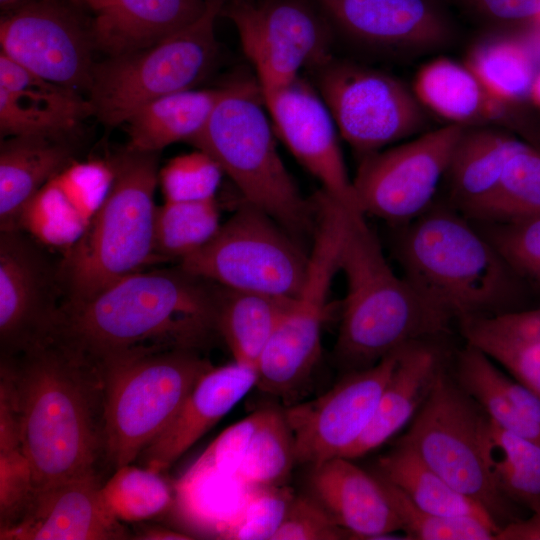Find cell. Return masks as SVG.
<instances>
[{
	"label": "cell",
	"instance_id": "ee69618b",
	"mask_svg": "<svg viewBox=\"0 0 540 540\" xmlns=\"http://www.w3.org/2000/svg\"><path fill=\"white\" fill-rule=\"evenodd\" d=\"M0 87L32 103L80 120L94 115L89 99L80 92L46 80L0 53Z\"/></svg>",
	"mask_w": 540,
	"mask_h": 540
},
{
	"label": "cell",
	"instance_id": "bcb514c9",
	"mask_svg": "<svg viewBox=\"0 0 540 540\" xmlns=\"http://www.w3.org/2000/svg\"><path fill=\"white\" fill-rule=\"evenodd\" d=\"M486 236L517 276L540 285V214L493 224Z\"/></svg>",
	"mask_w": 540,
	"mask_h": 540
},
{
	"label": "cell",
	"instance_id": "44dd1931",
	"mask_svg": "<svg viewBox=\"0 0 540 540\" xmlns=\"http://www.w3.org/2000/svg\"><path fill=\"white\" fill-rule=\"evenodd\" d=\"M256 381L254 366L237 361L213 365L198 379L167 426L140 453L142 466L166 471L231 411Z\"/></svg>",
	"mask_w": 540,
	"mask_h": 540
},
{
	"label": "cell",
	"instance_id": "52a82bcc",
	"mask_svg": "<svg viewBox=\"0 0 540 540\" xmlns=\"http://www.w3.org/2000/svg\"><path fill=\"white\" fill-rule=\"evenodd\" d=\"M212 366L192 349L140 352L100 366L105 463L115 470L137 460Z\"/></svg>",
	"mask_w": 540,
	"mask_h": 540
},
{
	"label": "cell",
	"instance_id": "e575fe53",
	"mask_svg": "<svg viewBox=\"0 0 540 540\" xmlns=\"http://www.w3.org/2000/svg\"><path fill=\"white\" fill-rule=\"evenodd\" d=\"M502 371L480 350L466 344L457 359L458 385L497 426L540 443V425L523 417L501 384Z\"/></svg>",
	"mask_w": 540,
	"mask_h": 540
},
{
	"label": "cell",
	"instance_id": "d4e9b609",
	"mask_svg": "<svg viewBox=\"0 0 540 540\" xmlns=\"http://www.w3.org/2000/svg\"><path fill=\"white\" fill-rule=\"evenodd\" d=\"M74 160V150L65 139H1L0 231L19 230L26 204L48 180Z\"/></svg>",
	"mask_w": 540,
	"mask_h": 540
},
{
	"label": "cell",
	"instance_id": "8992f818",
	"mask_svg": "<svg viewBox=\"0 0 540 540\" xmlns=\"http://www.w3.org/2000/svg\"><path fill=\"white\" fill-rule=\"evenodd\" d=\"M258 83L220 88L203 129L189 143L210 155L245 202L277 221L297 240L316 226V205L305 199L286 169L263 108Z\"/></svg>",
	"mask_w": 540,
	"mask_h": 540
},
{
	"label": "cell",
	"instance_id": "3957f363",
	"mask_svg": "<svg viewBox=\"0 0 540 540\" xmlns=\"http://www.w3.org/2000/svg\"><path fill=\"white\" fill-rule=\"evenodd\" d=\"M339 268L347 290L334 352L346 372L447 330L451 319L392 270L362 213L350 216Z\"/></svg>",
	"mask_w": 540,
	"mask_h": 540
},
{
	"label": "cell",
	"instance_id": "9c48e42d",
	"mask_svg": "<svg viewBox=\"0 0 540 540\" xmlns=\"http://www.w3.org/2000/svg\"><path fill=\"white\" fill-rule=\"evenodd\" d=\"M488 417L443 369L400 442L446 482L485 508L499 527L515 520L485 456Z\"/></svg>",
	"mask_w": 540,
	"mask_h": 540
},
{
	"label": "cell",
	"instance_id": "4316f807",
	"mask_svg": "<svg viewBox=\"0 0 540 540\" xmlns=\"http://www.w3.org/2000/svg\"><path fill=\"white\" fill-rule=\"evenodd\" d=\"M219 94L220 88L189 89L147 103L126 121L125 148L159 153L170 144L189 142L205 126Z\"/></svg>",
	"mask_w": 540,
	"mask_h": 540
},
{
	"label": "cell",
	"instance_id": "db71d44e",
	"mask_svg": "<svg viewBox=\"0 0 540 540\" xmlns=\"http://www.w3.org/2000/svg\"><path fill=\"white\" fill-rule=\"evenodd\" d=\"M529 95L533 102L540 107V72L533 79Z\"/></svg>",
	"mask_w": 540,
	"mask_h": 540
},
{
	"label": "cell",
	"instance_id": "d6a6232c",
	"mask_svg": "<svg viewBox=\"0 0 540 540\" xmlns=\"http://www.w3.org/2000/svg\"><path fill=\"white\" fill-rule=\"evenodd\" d=\"M249 488L237 476L187 469L175 483L174 503L186 524L218 538L242 506Z\"/></svg>",
	"mask_w": 540,
	"mask_h": 540
},
{
	"label": "cell",
	"instance_id": "7a4b0ae2",
	"mask_svg": "<svg viewBox=\"0 0 540 540\" xmlns=\"http://www.w3.org/2000/svg\"><path fill=\"white\" fill-rule=\"evenodd\" d=\"M17 400L34 491L99 473L105 461L104 382L81 355L49 337L1 359Z\"/></svg>",
	"mask_w": 540,
	"mask_h": 540
},
{
	"label": "cell",
	"instance_id": "7402d4cb",
	"mask_svg": "<svg viewBox=\"0 0 540 540\" xmlns=\"http://www.w3.org/2000/svg\"><path fill=\"white\" fill-rule=\"evenodd\" d=\"M309 487L351 539H393L402 532L381 479L351 459L336 457L312 466Z\"/></svg>",
	"mask_w": 540,
	"mask_h": 540
},
{
	"label": "cell",
	"instance_id": "5b68a950",
	"mask_svg": "<svg viewBox=\"0 0 540 540\" xmlns=\"http://www.w3.org/2000/svg\"><path fill=\"white\" fill-rule=\"evenodd\" d=\"M111 160V186L82 236L58 261L62 305L85 301L113 282L160 262L155 253L158 153L124 149Z\"/></svg>",
	"mask_w": 540,
	"mask_h": 540
},
{
	"label": "cell",
	"instance_id": "f6af8a7d",
	"mask_svg": "<svg viewBox=\"0 0 540 540\" xmlns=\"http://www.w3.org/2000/svg\"><path fill=\"white\" fill-rule=\"evenodd\" d=\"M82 120L22 99L0 87V134L65 139Z\"/></svg>",
	"mask_w": 540,
	"mask_h": 540
},
{
	"label": "cell",
	"instance_id": "9a60e30c",
	"mask_svg": "<svg viewBox=\"0 0 540 540\" xmlns=\"http://www.w3.org/2000/svg\"><path fill=\"white\" fill-rule=\"evenodd\" d=\"M22 230L0 231L1 359L48 339L63 303L58 262Z\"/></svg>",
	"mask_w": 540,
	"mask_h": 540
},
{
	"label": "cell",
	"instance_id": "30bf717a",
	"mask_svg": "<svg viewBox=\"0 0 540 540\" xmlns=\"http://www.w3.org/2000/svg\"><path fill=\"white\" fill-rule=\"evenodd\" d=\"M309 264L299 241L259 208L244 202L179 266L219 286L294 298Z\"/></svg>",
	"mask_w": 540,
	"mask_h": 540
},
{
	"label": "cell",
	"instance_id": "c3c4849f",
	"mask_svg": "<svg viewBox=\"0 0 540 540\" xmlns=\"http://www.w3.org/2000/svg\"><path fill=\"white\" fill-rule=\"evenodd\" d=\"M261 414L262 408L226 428L188 469L236 477Z\"/></svg>",
	"mask_w": 540,
	"mask_h": 540
},
{
	"label": "cell",
	"instance_id": "9f6ffc18",
	"mask_svg": "<svg viewBox=\"0 0 540 540\" xmlns=\"http://www.w3.org/2000/svg\"><path fill=\"white\" fill-rule=\"evenodd\" d=\"M202 1H204L206 3L218 1V2H221V3H223L225 5V4H227V3H229L230 1H233V0H202Z\"/></svg>",
	"mask_w": 540,
	"mask_h": 540
},
{
	"label": "cell",
	"instance_id": "f1b7e54d",
	"mask_svg": "<svg viewBox=\"0 0 540 540\" xmlns=\"http://www.w3.org/2000/svg\"><path fill=\"white\" fill-rule=\"evenodd\" d=\"M294 298L228 289L218 285L216 326L234 361L257 362Z\"/></svg>",
	"mask_w": 540,
	"mask_h": 540
},
{
	"label": "cell",
	"instance_id": "484cf974",
	"mask_svg": "<svg viewBox=\"0 0 540 540\" xmlns=\"http://www.w3.org/2000/svg\"><path fill=\"white\" fill-rule=\"evenodd\" d=\"M467 344L540 397V306L461 320Z\"/></svg>",
	"mask_w": 540,
	"mask_h": 540
},
{
	"label": "cell",
	"instance_id": "277c9868",
	"mask_svg": "<svg viewBox=\"0 0 540 540\" xmlns=\"http://www.w3.org/2000/svg\"><path fill=\"white\" fill-rule=\"evenodd\" d=\"M405 226L398 251L405 277L451 320L510 310L518 276L464 216L430 208Z\"/></svg>",
	"mask_w": 540,
	"mask_h": 540
},
{
	"label": "cell",
	"instance_id": "f546056e",
	"mask_svg": "<svg viewBox=\"0 0 540 540\" xmlns=\"http://www.w3.org/2000/svg\"><path fill=\"white\" fill-rule=\"evenodd\" d=\"M375 474L397 487L421 510L443 516L478 518L499 527L485 508L453 488L411 447L400 441L378 459Z\"/></svg>",
	"mask_w": 540,
	"mask_h": 540
},
{
	"label": "cell",
	"instance_id": "6da1fadb",
	"mask_svg": "<svg viewBox=\"0 0 540 540\" xmlns=\"http://www.w3.org/2000/svg\"><path fill=\"white\" fill-rule=\"evenodd\" d=\"M218 285L174 268L140 270L62 305L51 338L97 369L155 350L203 348L215 335Z\"/></svg>",
	"mask_w": 540,
	"mask_h": 540
},
{
	"label": "cell",
	"instance_id": "f5cc1de1",
	"mask_svg": "<svg viewBox=\"0 0 540 540\" xmlns=\"http://www.w3.org/2000/svg\"><path fill=\"white\" fill-rule=\"evenodd\" d=\"M31 1L32 0H0L1 12L2 14L12 12Z\"/></svg>",
	"mask_w": 540,
	"mask_h": 540
},
{
	"label": "cell",
	"instance_id": "681fc988",
	"mask_svg": "<svg viewBox=\"0 0 540 540\" xmlns=\"http://www.w3.org/2000/svg\"><path fill=\"white\" fill-rule=\"evenodd\" d=\"M479 18L501 25H540V0H458Z\"/></svg>",
	"mask_w": 540,
	"mask_h": 540
},
{
	"label": "cell",
	"instance_id": "f35d334b",
	"mask_svg": "<svg viewBox=\"0 0 540 540\" xmlns=\"http://www.w3.org/2000/svg\"><path fill=\"white\" fill-rule=\"evenodd\" d=\"M102 500L121 522H140L158 516L174 503L172 489L161 473L123 465L101 486Z\"/></svg>",
	"mask_w": 540,
	"mask_h": 540
},
{
	"label": "cell",
	"instance_id": "7dc6e473",
	"mask_svg": "<svg viewBox=\"0 0 540 540\" xmlns=\"http://www.w3.org/2000/svg\"><path fill=\"white\" fill-rule=\"evenodd\" d=\"M351 539L325 507L310 493L294 496L272 540Z\"/></svg>",
	"mask_w": 540,
	"mask_h": 540
},
{
	"label": "cell",
	"instance_id": "ffe728a7",
	"mask_svg": "<svg viewBox=\"0 0 540 540\" xmlns=\"http://www.w3.org/2000/svg\"><path fill=\"white\" fill-rule=\"evenodd\" d=\"M111 160H74L24 207L19 230L46 248L66 251L84 233L113 180Z\"/></svg>",
	"mask_w": 540,
	"mask_h": 540
},
{
	"label": "cell",
	"instance_id": "11a10c76",
	"mask_svg": "<svg viewBox=\"0 0 540 540\" xmlns=\"http://www.w3.org/2000/svg\"><path fill=\"white\" fill-rule=\"evenodd\" d=\"M84 3L86 6L90 7L93 11L98 10L109 0H77Z\"/></svg>",
	"mask_w": 540,
	"mask_h": 540
},
{
	"label": "cell",
	"instance_id": "816d5d0a",
	"mask_svg": "<svg viewBox=\"0 0 540 540\" xmlns=\"http://www.w3.org/2000/svg\"><path fill=\"white\" fill-rule=\"evenodd\" d=\"M137 539L149 540H187L193 539L190 535L161 526H144L137 533Z\"/></svg>",
	"mask_w": 540,
	"mask_h": 540
},
{
	"label": "cell",
	"instance_id": "e0dca14e",
	"mask_svg": "<svg viewBox=\"0 0 540 540\" xmlns=\"http://www.w3.org/2000/svg\"><path fill=\"white\" fill-rule=\"evenodd\" d=\"M263 99L274 132L321 183V191L348 211L361 213L339 146L336 124L319 92L298 76L287 86L263 95Z\"/></svg>",
	"mask_w": 540,
	"mask_h": 540
},
{
	"label": "cell",
	"instance_id": "d6986e66",
	"mask_svg": "<svg viewBox=\"0 0 540 540\" xmlns=\"http://www.w3.org/2000/svg\"><path fill=\"white\" fill-rule=\"evenodd\" d=\"M99 473L35 490L21 517L0 530L2 540H116L131 538L105 506Z\"/></svg>",
	"mask_w": 540,
	"mask_h": 540
},
{
	"label": "cell",
	"instance_id": "8d00e7d4",
	"mask_svg": "<svg viewBox=\"0 0 540 540\" xmlns=\"http://www.w3.org/2000/svg\"><path fill=\"white\" fill-rule=\"evenodd\" d=\"M294 464V437L284 409L262 408L237 477L248 486L283 485Z\"/></svg>",
	"mask_w": 540,
	"mask_h": 540
},
{
	"label": "cell",
	"instance_id": "ba28073f",
	"mask_svg": "<svg viewBox=\"0 0 540 540\" xmlns=\"http://www.w3.org/2000/svg\"><path fill=\"white\" fill-rule=\"evenodd\" d=\"M223 6L209 2L197 20L160 42L95 64L88 90L94 116L118 126L151 101L194 89L216 61L215 22Z\"/></svg>",
	"mask_w": 540,
	"mask_h": 540
},
{
	"label": "cell",
	"instance_id": "4dcf8cb0",
	"mask_svg": "<svg viewBox=\"0 0 540 540\" xmlns=\"http://www.w3.org/2000/svg\"><path fill=\"white\" fill-rule=\"evenodd\" d=\"M413 93L422 106L454 124L499 114L502 105L485 91L475 74L448 58H437L417 72Z\"/></svg>",
	"mask_w": 540,
	"mask_h": 540
},
{
	"label": "cell",
	"instance_id": "2e32d148",
	"mask_svg": "<svg viewBox=\"0 0 540 540\" xmlns=\"http://www.w3.org/2000/svg\"><path fill=\"white\" fill-rule=\"evenodd\" d=\"M400 349L372 366L346 372L317 398L283 408L293 433L297 464L312 467L344 457L354 446L373 417Z\"/></svg>",
	"mask_w": 540,
	"mask_h": 540
},
{
	"label": "cell",
	"instance_id": "cb8c5ba5",
	"mask_svg": "<svg viewBox=\"0 0 540 540\" xmlns=\"http://www.w3.org/2000/svg\"><path fill=\"white\" fill-rule=\"evenodd\" d=\"M441 370V354L427 341L402 347L368 427L344 457L370 453L411 422Z\"/></svg>",
	"mask_w": 540,
	"mask_h": 540
},
{
	"label": "cell",
	"instance_id": "ac0fdd59",
	"mask_svg": "<svg viewBox=\"0 0 540 540\" xmlns=\"http://www.w3.org/2000/svg\"><path fill=\"white\" fill-rule=\"evenodd\" d=\"M341 32L365 46L416 54L445 44L450 25L437 0H315Z\"/></svg>",
	"mask_w": 540,
	"mask_h": 540
},
{
	"label": "cell",
	"instance_id": "1f68e13d",
	"mask_svg": "<svg viewBox=\"0 0 540 540\" xmlns=\"http://www.w3.org/2000/svg\"><path fill=\"white\" fill-rule=\"evenodd\" d=\"M484 445L499 491L532 512L540 511V443L504 430L488 418Z\"/></svg>",
	"mask_w": 540,
	"mask_h": 540
},
{
	"label": "cell",
	"instance_id": "f907efd6",
	"mask_svg": "<svg viewBox=\"0 0 540 540\" xmlns=\"http://www.w3.org/2000/svg\"><path fill=\"white\" fill-rule=\"evenodd\" d=\"M527 519H515L501 526L495 540H540V511Z\"/></svg>",
	"mask_w": 540,
	"mask_h": 540
},
{
	"label": "cell",
	"instance_id": "60d3db41",
	"mask_svg": "<svg viewBox=\"0 0 540 540\" xmlns=\"http://www.w3.org/2000/svg\"><path fill=\"white\" fill-rule=\"evenodd\" d=\"M379 478L401 522L402 532L410 540L495 539L499 530L497 525L473 517L443 516L426 512L414 505L397 487Z\"/></svg>",
	"mask_w": 540,
	"mask_h": 540
},
{
	"label": "cell",
	"instance_id": "74e56055",
	"mask_svg": "<svg viewBox=\"0 0 540 540\" xmlns=\"http://www.w3.org/2000/svg\"><path fill=\"white\" fill-rule=\"evenodd\" d=\"M466 65L487 94L502 106L529 94L536 75L529 50L512 39L477 46L470 52Z\"/></svg>",
	"mask_w": 540,
	"mask_h": 540
},
{
	"label": "cell",
	"instance_id": "7c38bea8",
	"mask_svg": "<svg viewBox=\"0 0 540 540\" xmlns=\"http://www.w3.org/2000/svg\"><path fill=\"white\" fill-rule=\"evenodd\" d=\"M220 15L233 22L262 95L332 59L326 22L307 0H233Z\"/></svg>",
	"mask_w": 540,
	"mask_h": 540
},
{
	"label": "cell",
	"instance_id": "7bdbcfd3",
	"mask_svg": "<svg viewBox=\"0 0 540 540\" xmlns=\"http://www.w3.org/2000/svg\"><path fill=\"white\" fill-rule=\"evenodd\" d=\"M219 164L196 150L170 159L158 173L164 201H198L215 198L221 183Z\"/></svg>",
	"mask_w": 540,
	"mask_h": 540
},
{
	"label": "cell",
	"instance_id": "4fadbf2b",
	"mask_svg": "<svg viewBox=\"0 0 540 540\" xmlns=\"http://www.w3.org/2000/svg\"><path fill=\"white\" fill-rule=\"evenodd\" d=\"M465 129L451 123L361 158L352 180L359 211L402 225L424 214Z\"/></svg>",
	"mask_w": 540,
	"mask_h": 540
},
{
	"label": "cell",
	"instance_id": "ab89813d",
	"mask_svg": "<svg viewBox=\"0 0 540 540\" xmlns=\"http://www.w3.org/2000/svg\"><path fill=\"white\" fill-rule=\"evenodd\" d=\"M34 493L33 475L15 412L0 414V530L14 524Z\"/></svg>",
	"mask_w": 540,
	"mask_h": 540
},
{
	"label": "cell",
	"instance_id": "83f0119b",
	"mask_svg": "<svg viewBox=\"0 0 540 540\" xmlns=\"http://www.w3.org/2000/svg\"><path fill=\"white\" fill-rule=\"evenodd\" d=\"M519 140L489 129H465L447 175L454 204L469 218L494 191Z\"/></svg>",
	"mask_w": 540,
	"mask_h": 540
},
{
	"label": "cell",
	"instance_id": "5bb4252c",
	"mask_svg": "<svg viewBox=\"0 0 540 540\" xmlns=\"http://www.w3.org/2000/svg\"><path fill=\"white\" fill-rule=\"evenodd\" d=\"M1 53L53 83L88 92L95 63L91 20L67 0H32L0 21Z\"/></svg>",
	"mask_w": 540,
	"mask_h": 540
},
{
	"label": "cell",
	"instance_id": "d590c367",
	"mask_svg": "<svg viewBox=\"0 0 540 540\" xmlns=\"http://www.w3.org/2000/svg\"><path fill=\"white\" fill-rule=\"evenodd\" d=\"M221 224L216 198L164 201L155 213V253L161 261H181L204 246Z\"/></svg>",
	"mask_w": 540,
	"mask_h": 540
},
{
	"label": "cell",
	"instance_id": "b9f144b4",
	"mask_svg": "<svg viewBox=\"0 0 540 540\" xmlns=\"http://www.w3.org/2000/svg\"><path fill=\"white\" fill-rule=\"evenodd\" d=\"M294 496L283 485L250 486L242 506L218 539L272 540Z\"/></svg>",
	"mask_w": 540,
	"mask_h": 540
},
{
	"label": "cell",
	"instance_id": "836d02e7",
	"mask_svg": "<svg viewBox=\"0 0 540 540\" xmlns=\"http://www.w3.org/2000/svg\"><path fill=\"white\" fill-rule=\"evenodd\" d=\"M540 214V151L521 141L489 198L470 217L504 224Z\"/></svg>",
	"mask_w": 540,
	"mask_h": 540
},
{
	"label": "cell",
	"instance_id": "8fae6325",
	"mask_svg": "<svg viewBox=\"0 0 540 540\" xmlns=\"http://www.w3.org/2000/svg\"><path fill=\"white\" fill-rule=\"evenodd\" d=\"M316 70L319 94L341 136L361 158L422 128V105L395 77L333 59Z\"/></svg>",
	"mask_w": 540,
	"mask_h": 540
},
{
	"label": "cell",
	"instance_id": "603a6c76",
	"mask_svg": "<svg viewBox=\"0 0 540 540\" xmlns=\"http://www.w3.org/2000/svg\"><path fill=\"white\" fill-rule=\"evenodd\" d=\"M202 0H109L94 11V48L108 57L150 47L197 20Z\"/></svg>",
	"mask_w": 540,
	"mask_h": 540
}]
</instances>
